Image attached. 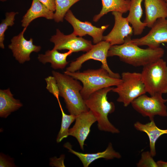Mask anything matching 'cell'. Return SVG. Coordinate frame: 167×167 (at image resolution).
<instances>
[{
  "mask_svg": "<svg viewBox=\"0 0 167 167\" xmlns=\"http://www.w3.org/2000/svg\"><path fill=\"white\" fill-rule=\"evenodd\" d=\"M49 10L54 12L55 10V0H38Z\"/></svg>",
  "mask_w": 167,
  "mask_h": 167,
  "instance_id": "cell-29",
  "label": "cell"
},
{
  "mask_svg": "<svg viewBox=\"0 0 167 167\" xmlns=\"http://www.w3.org/2000/svg\"><path fill=\"white\" fill-rule=\"evenodd\" d=\"M58 50L53 49L46 51L44 54L38 55V61L43 64L49 62L51 64V66L54 69H63L68 64L66 60L67 57L70 55L73 52L71 50L64 53H61Z\"/></svg>",
  "mask_w": 167,
  "mask_h": 167,
  "instance_id": "cell-20",
  "label": "cell"
},
{
  "mask_svg": "<svg viewBox=\"0 0 167 167\" xmlns=\"http://www.w3.org/2000/svg\"><path fill=\"white\" fill-rule=\"evenodd\" d=\"M23 106L18 99H15L10 89L0 90V117L6 118L11 113Z\"/></svg>",
  "mask_w": 167,
  "mask_h": 167,
  "instance_id": "cell-21",
  "label": "cell"
},
{
  "mask_svg": "<svg viewBox=\"0 0 167 167\" xmlns=\"http://www.w3.org/2000/svg\"><path fill=\"white\" fill-rule=\"evenodd\" d=\"M153 157L150 152H143L140 159L137 164V166L158 167L157 163L154 160Z\"/></svg>",
  "mask_w": 167,
  "mask_h": 167,
  "instance_id": "cell-26",
  "label": "cell"
},
{
  "mask_svg": "<svg viewBox=\"0 0 167 167\" xmlns=\"http://www.w3.org/2000/svg\"><path fill=\"white\" fill-rule=\"evenodd\" d=\"M145 17L143 22L151 28L160 18H167V4L165 0H144Z\"/></svg>",
  "mask_w": 167,
  "mask_h": 167,
  "instance_id": "cell-16",
  "label": "cell"
},
{
  "mask_svg": "<svg viewBox=\"0 0 167 167\" xmlns=\"http://www.w3.org/2000/svg\"><path fill=\"white\" fill-rule=\"evenodd\" d=\"M111 46L109 42L104 41L93 45L85 54L72 62L66 71L71 72L76 71L81 68L84 62L90 59H93L100 62L102 64L101 67L105 69L111 76L116 78H121L118 73L113 72L110 69L107 62L108 53Z\"/></svg>",
  "mask_w": 167,
  "mask_h": 167,
  "instance_id": "cell-7",
  "label": "cell"
},
{
  "mask_svg": "<svg viewBox=\"0 0 167 167\" xmlns=\"http://www.w3.org/2000/svg\"><path fill=\"white\" fill-rule=\"evenodd\" d=\"M17 12L11 11L5 14V18L0 24V47L2 49L5 48L4 41L5 32L9 26H12L15 24V16L18 14Z\"/></svg>",
  "mask_w": 167,
  "mask_h": 167,
  "instance_id": "cell-25",
  "label": "cell"
},
{
  "mask_svg": "<svg viewBox=\"0 0 167 167\" xmlns=\"http://www.w3.org/2000/svg\"><path fill=\"white\" fill-rule=\"evenodd\" d=\"M122 82L112 91L117 93V101L127 107L139 96L147 92L141 73L124 72L122 74Z\"/></svg>",
  "mask_w": 167,
  "mask_h": 167,
  "instance_id": "cell-6",
  "label": "cell"
},
{
  "mask_svg": "<svg viewBox=\"0 0 167 167\" xmlns=\"http://www.w3.org/2000/svg\"><path fill=\"white\" fill-rule=\"evenodd\" d=\"M149 122L143 124L139 122L134 124V127L137 130L145 133L148 135L149 140L150 152L153 157L156 154L155 148L156 143L161 135L167 134V129H162L156 125L154 119Z\"/></svg>",
  "mask_w": 167,
  "mask_h": 167,
  "instance_id": "cell-18",
  "label": "cell"
},
{
  "mask_svg": "<svg viewBox=\"0 0 167 167\" xmlns=\"http://www.w3.org/2000/svg\"><path fill=\"white\" fill-rule=\"evenodd\" d=\"M73 126L69 129V136L75 137L77 140L80 149L84 150V143L88 136L92 125L97 121L92 112L89 110L76 116Z\"/></svg>",
  "mask_w": 167,
  "mask_h": 167,
  "instance_id": "cell-14",
  "label": "cell"
},
{
  "mask_svg": "<svg viewBox=\"0 0 167 167\" xmlns=\"http://www.w3.org/2000/svg\"><path fill=\"white\" fill-rule=\"evenodd\" d=\"M166 48H167V47H166Z\"/></svg>",
  "mask_w": 167,
  "mask_h": 167,
  "instance_id": "cell-34",
  "label": "cell"
},
{
  "mask_svg": "<svg viewBox=\"0 0 167 167\" xmlns=\"http://www.w3.org/2000/svg\"><path fill=\"white\" fill-rule=\"evenodd\" d=\"M45 79L47 84L46 89L56 98L58 103H60L59 90L55 78L53 76H49Z\"/></svg>",
  "mask_w": 167,
  "mask_h": 167,
  "instance_id": "cell-27",
  "label": "cell"
},
{
  "mask_svg": "<svg viewBox=\"0 0 167 167\" xmlns=\"http://www.w3.org/2000/svg\"><path fill=\"white\" fill-rule=\"evenodd\" d=\"M143 0H131L129 14L126 18L132 25L135 35H141L147 26V24L141 21L143 14L141 6Z\"/></svg>",
  "mask_w": 167,
  "mask_h": 167,
  "instance_id": "cell-19",
  "label": "cell"
},
{
  "mask_svg": "<svg viewBox=\"0 0 167 167\" xmlns=\"http://www.w3.org/2000/svg\"><path fill=\"white\" fill-rule=\"evenodd\" d=\"M113 87H109L98 90L91 94L84 100L86 106L96 118L98 129L101 131L118 134L120 131L109 121V114L113 113L115 109L113 103L109 102L107 95Z\"/></svg>",
  "mask_w": 167,
  "mask_h": 167,
  "instance_id": "cell-4",
  "label": "cell"
},
{
  "mask_svg": "<svg viewBox=\"0 0 167 167\" xmlns=\"http://www.w3.org/2000/svg\"><path fill=\"white\" fill-rule=\"evenodd\" d=\"M141 74L146 92L151 96L167 93V66L162 58L143 66Z\"/></svg>",
  "mask_w": 167,
  "mask_h": 167,
  "instance_id": "cell-5",
  "label": "cell"
},
{
  "mask_svg": "<svg viewBox=\"0 0 167 167\" xmlns=\"http://www.w3.org/2000/svg\"><path fill=\"white\" fill-rule=\"evenodd\" d=\"M131 37H128L123 44L111 46L108 57L117 56L127 64L135 67H143L163 56L165 51L162 48L142 49L131 42Z\"/></svg>",
  "mask_w": 167,
  "mask_h": 167,
  "instance_id": "cell-1",
  "label": "cell"
},
{
  "mask_svg": "<svg viewBox=\"0 0 167 167\" xmlns=\"http://www.w3.org/2000/svg\"><path fill=\"white\" fill-rule=\"evenodd\" d=\"M64 73L81 82V94L85 100L94 92L101 89L117 86L122 81L121 78L111 76L105 69H88L82 72H71L66 71Z\"/></svg>",
  "mask_w": 167,
  "mask_h": 167,
  "instance_id": "cell-3",
  "label": "cell"
},
{
  "mask_svg": "<svg viewBox=\"0 0 167 167\" xmlns=\"http://www.w3.org/2000/svg\"><path fill=\"white\" fill-rule=\"evenodd\" d=\"M81 0H55V10L53 19L57 23L62 22L70 8Z\"/></svg>",
  "mask_w": 167,
  "mask_h": 167,
  "instance_id": "cell-23",
  "label": "cell"
},
{
  "mask_svg": "<svg viewBox=\"0 0 167 167\" xmlns=\"http://www.w3.org/2000/svg\"><path fill=\"white\" fill-rule=\"evenodd\" d=\"M54 12L49 10L38 0H32L30 8L23 17L22 26L27 28L34 20L42 17L48 19H53Z\"/></svg>",
  "mask_w": 167,
  "mask_h": 167,
  "instance_id": "cell-17",
  "label": "cell"
},
{
  "mask_svg": "<svg viewBox=\"0 0 167 167\" xmlns=\"http://www.w3.org/2000/svg\"><path fill=\"white\" fill-rule=\"evenodd\" d=\"M166 101H167V99H166Z\"/></svg>",
  "mask_w": 167,
  "mask_h": 167,
  "instance_id": "cell-33",
  "label": "cell"
},
{
  "mask_svg": "<svg viewBox=\"0 0 167 167\" xmlns=\"http://www.w3.org/2000/svg\"><path fill=\"white\" fill-rule=\"evenodd\" d=\"M64 19L73 27L72 33L80 37L88 35L92 37L94 44L103 41V33L109 26L107 25L98 28L88 21L82 22L77 19L70 9L66 14Z\"/></svg>",
  "mask_w": 167,
  "mask_h": 167,
  "instance_id": "cell-12",
  "label": "cell"
},
{
  "mask_svg": "<svg viewBox=\"0 0 167 167\" xmlns=\"http://www.w3.org/2000/svg\"><path fill=\"white\" fill-rule=\"evenodd\" d=\"M130 41L138 46L146 45L152 49L167 43V18L158 19L147 35L140 38L131 39Z\"/></svg>",
  "mask_w": 167,
  "mask_h": 167,
  "instance_id": "cell-10",
  "label": "cell"
},
{
  "mask_svg": "<svg viewBox=\"0 0 167 167\" xmlns=\"http://www.w3.org/2000/svg\"><path fill=\"white\" fill-rule=\"evenodd\" d=\"M2 2H5L7 0H0Z\"/></svg>",
  "mask_w": 167,
  "mask_h": 167,
  "instance_id": "cell-31",
  "label": "cell"
},
{
  "mask_svg": "<svg viewBox=\"0 0 167 167\" xmlns=\"http://www.w3.org/2000/svg\"><path fill=\"white\" fill-rule=\"evenodd\" d=\"M112 14L114 17V25L110 32L103 36V41L109 42L111 46L123 44L126 38L131 37L133 34L132 27L129 25L127 18L122 16L123 13L113 11Z\"/></svg>",
  "mask_w": 167,
  "mask_h": 167,
  "instance_id": "cell-13",
  "label": "cell"
},
{
  "mask_svg": "<svg viewBox=\"0 0 167 167\" xmlns=\"http://www.w3.org/2000/svg\"><path fill=\"white\" fill-rule=\"evenodd\" d=\"M158 167H167V162L162 161H159L157 162Z\"/></svg>",
  "mask_w": 167,
  "mask_h": 167,
  "instance_id": "cell-30",
  "label": "cell"
},
{
  "mask_svg": "<svg viewBox=\"0 0 167 167\" xmlns=\"http://www.w3.org/2000/svg\"><path fill=\"white\" fill-rule=\"evenodd\" d=\"M167 4V0H165Z\"/></svg>",
  "mask_w": 167,
  "mask_h": 167,
  "instance_id": "cell-32",
  "label": "cell"
},
{
  "mask_svg": "<svg viewBox=\"0 0 167 167\" xmlns=\"http://www.w3.org/2000/svg\"><path fill=\"white\" fill-rule=\"evenodd\" d=\"M102 8L100 12L95 15L93 20L98 21L102 16L110 12H119L123 14L129 11L131 0H101Z\"/></svg>",
  "mask_w": 167,
  "mask_h": 167,
  "instance_id": "cell-22",
  "label": "cell"
},
{
  "mask_svg": "<svg viewBox=\"0 0 167 167\" xmlns=\"http://www.w3.org/2000/svg\"><path fill=\"white\" fill-rule=\"evenodd\" d=\"M162 94H156L150 97L144 94L138 97L131 103L132 107L143 116L154 119L156 115L167 116V108L165 103L167 101Z\"/></svg>",
  "mask_w": 167,
  "mask_h": 167,
  "instance_id": "cell-8",
  "label": "cell"
},
{
  "mask_svg": "<svg viewBox=\"0 0 167 167\" xmlns=\"http://www.w3.org/2000/svg\"><path fill=\"white\" fill-rule=\"evenodd\" d=\"M27 28H24L18 35L13 36L8 46L13 57L20 64L29 61L31 53L38 52L41 48V46L33 44L32 38H31L29 40H27L24 38V34Z\"/></svg>",
  "mask_w": 167,
  "mask_h": 167,
  "instance_id": "cell-11",
  "label": "cell"
},
{
  "mask_svg": "<svg viewBox=\"0 0 167 167\" xmlns=\"http://www.w3.org/2000/svg\"><path fill=\"white\" fill-rule=\"evenodd\" d=\"M50 41L54 44L53 49L57 50L67 49L73 52H87L92 47L91 41L77 37L73 33L65 35L58 29L55 35L52 36Z\"/></svg>",
  "mask_w": 167,
  "mask_h": 167,
  "instance_id": "cell-9",
  "label": "cell"
},
{
  "mask_svg": "<svg viewBox=\"0 0 167 167\" xmlns=\"http://www.w3.org/2000/svg\"><path fill=\"white\" fill-rule=\"evenodd\" d=\"M0 167H15L13 159L2 153L0 155Z\"/></svg>",
  "mask_w": 167,
  "mask_h": 167,
  "instance_id": "cell-28",
  "label": "cell"
},
{
  "mask_svg": "<svg viewBox=\"0 0 167 167\" xmlns=\"http://www.w3.org/2000/svg\"><path fill=\"white\" fill-rule=\"evenodd\" d=\"M62 114V122L60 130L58 133L56 142L59 143L69 136V128L71 123L75 120L76 116L73 114H66L62 108L61 103L59 104Z\"/></svg>",
  "mask_w": 167,
  "mask_h": 167,
  "instance_id": "cell-24",
  "label": "cell"
},
{
  "mask_svg": "<svg viewBox=\"0 0 167 167\" xmlns=\"http://www.w3.org/2000/svg\"><path fill=\"white\" fill-rule=\"evenodd\" d=\"M58 88L59 96L64 99L70 114L77 116L89 110L80 93L83 86L78 80L64 73L52 72Z\"/></svg>",
  "mask_w": 167,
  "mask_h": 167,
  "instance_id": "cell-2",
  "label": "cell"
},
{
  "mask_svg": "<svg viewBox=\"0 0 167 167\" xmlns=\"http://www.w3.org/2000/svg\"><path fill=\"white\" fill-rule=\"evenodd\" d=\"M64 147L68 149L69 152L79 158L84 167H88L92 162L99 159L111 160L121 157V154L113 149L111 143L109 144L105 151L92 153H83L75 151L72 149L71 144L69 143H65Z\"/></svg>",
  "mask_w": 167,
  "mask_h": 167,
  "instance_id": "cell-15",
  "label": "cell"
}]
</instances>
